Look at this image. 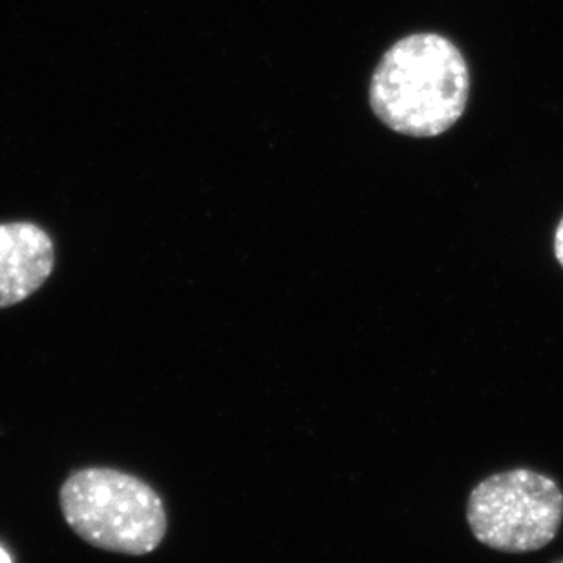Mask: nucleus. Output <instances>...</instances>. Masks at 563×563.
Masks as SVG:
<instances>
[{
  "instance_id": "3",
  "label": "nucleus",
  "mask_w": 563,
  "mask_h": 563,
  "mask_svg": "<svg viewBox=\"0 0 563 563\" xmlns=\"http://www.w3.org/2000/svg\"><path fill=\"white\" fill-rule=\"evenodd\" d=\"M466 520L483 545L504 553H531L559 534L563 494L554 479L538 472H501L472 490Z\"/></svg>"
},
{
  "instance_id": "6",
  "label": "nucleus",
  "mask_w": 563,
  "mask_h": 563,
  "mask_svg": "<svg viewBox=\"0 0 563 563\" xmlns=\"http://www.w3.org/2000/svg\"><path fill=\"white\" fill-rule=\"evenodd\" d=\"M0 563H13L11 562L10 553L2 545H0Z\"/></svg>"
},
{
  "instance_id": "5",
  "label": "nucleus",
  "mask_w": 563,
  "mask_h": 563,
  "mask_svg": "<svg viewBox=\"0 0 563 563\" xmlns=\"http://www.w3.org/2000/svg\"><path fill=\"white\" fill-rule=\"evenodd\" d=\"M556 256H559L560 264L563 266V220L560 223L559 231H556Z\"/></svg>"
},
{
  "instance_id": "4",
  "label": "nucleus",
  "mask_w": 563,
  "mask_h": 563,
  "mask_svg": "<svg viewBox=\"0 0 563 563\" xmlns=\"http://www.w3.org/2000/svg\"><path fill=\"white\" fill-rule=\"evenodd\" d=\"M54 242L38 225L0 223V309L26 300L54 269Z\"/></svg>"
},
{
  "instance_id": "1",
  "label": "nucleus",
  "mask_w": 563,
  "mask_h": 563,
  "mask_svg": "<svg viewBox=\"0 0 563 563\" xmlns=\"http://www.w3.org/2000/svg\"><path fill=\"white\" fill-rule=\"evenodd\" d=\"M468 90V66L457 46L439 33H412L375 68L369 103L391 131L432 137L460 120Z\"/></svg>"
},
{
  "instance_id": "2",
  "label": "nucleus",
  "mask_w": 563,
  "mask_h": 563,
  "mask_svg": "<svg viewBox=\"0 0 563 563\" xmlns=\"http://www.w3.org/2000/svg\"><path fill=\"white\" fill-rule=\"evenodd\" d=\"M59 507L74 534L109 553L151 554L167 534V510L156 488L110 466L71 472L60 485Z\"/></svg>"
},
{
  "instance_id": "7",
  "label": "nucleus",
  "mask_w": 563,
  "mask_h": 563,
  "mask_svg": "<svg viewBox=\"0 0 563 563\" xmlns=\"http://www.w3.org/2000/svg\"><path fill=\"white\" fill-rule=\"evenodd\" d=\"M563 563V562H562Z\"/></svg>"
}]
</instances>
